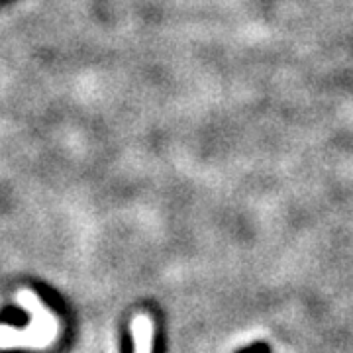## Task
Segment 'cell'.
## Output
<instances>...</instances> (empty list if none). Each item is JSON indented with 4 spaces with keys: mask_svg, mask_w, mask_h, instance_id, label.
Instances as JSON below:
<instances>
[{
    "mask_svg": "<svg viewBox=\"0 0 353 353\" xmlns=\"http://www.w3.org/2000/svg\"><path fill=\"white\" fill-rule=\"evenodd\" d=\"M16 303L30 316L26 328H14L0 324V350H50L59 338L61 322L41 303L32 289H20L16 292Z\"/></svg>",
    "mask_w": 353,
    "mask_h": 353,
    "instance_id": "cell-1",
    "label": "cell"
},
{
    "mask_svg": "<svg viewBox=\"0 0 353 353\" xmlns=\"http://www.w3.org/2000/svg\"><path fill=\"white\" fill-rule=\"evenodd\" d=\"M153 318L150 314H136L132 320V338H134V353H153Z\"/></svg>",
    "mask_w": 353,
    "mask_h": 353,
    "instance_id": "cell-2",
    "label": "cell"
}]
</instances>
